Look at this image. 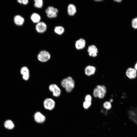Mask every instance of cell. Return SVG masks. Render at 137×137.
Wrapping results in <instances>:
<instances>
[{
	"label": "cell",
	"mask_w": 137,
	"mask_h": 137,
	"mask_svg": "<svg viewBox=\"0 0 137 137\" xmlns=\"http://www.w3.org/2000/svg\"><path fill=\"white\" fill-rule=\"evenodd\" d=\"M76 12V6L73 4H69L67 7V12L68 14L70 16L74 15Z\"/></svg>",
	"instance_id": "cell-14"
},
{
	"label": "cell",
	"mask_w": 137,
	"mask_h": 137,
	"mask_svg": "<svg viewBox=\"0 0 137 137\" xmlns=\"http://www.w3.org/2000/svg\"><path fill=\"white\" fill-rule=\"evenodd\" d=\"M87 52L90 56L95 57L97 56L98 51L97 48L96 46L92 45H90L88 47Z\"/></svg>",
	"instance_id": "cell-8"
},
{
	"label": "cell",
	"mask_w": 137,
	"mask_h": 137,
	"mask_svg": "<svg viewBox=\"0 0 137 137\" xmlns=\"http://www.w3.org/2000/svg\"><path fill=\"white\" fill-rule=\"evenodd\" d=\"M106 91V88L105 86L98 85L93 90V95L95 97L102 99L105 96Z\"/></svg>",
	"instance_id": "cell-2"
},
{
	"label": "cell",
	"mask_w": 137,
	"mask_h": 137,
	"mask_svg": "<svg viewBox=\"0 0 137 137\" xmlns=\"http://www.w3.org/2000/svg\"><path fill=\"white\" fill-rule=\"evenodd\" d=\"M114 1L117 2H120L122 1L121 0H114Z\"/></svg>",
	"instance_id": "cell-26"
},
{
	"label": "cell",
	"mask_w": 137,
	"mask_h": 137,
	"mask_svg": "<svg viewBox=\"0 0 137 137\" xmlns=\"http://www.w3.org/2000/svg\"><path fill=\"white\" fill-rule=\"evenodd\" d=\"M61 84L65 89L67 92L69 93L71 92L74 88L75 82L71 77L68 76L61 81Z\"/></svg>",
	"instance_id": "cell-1"
},
{
	"label": "cell",
	"mask_w": 137,
	"mask_h": 137,
	"mask_svg": "<svg viewBox=\"0 0 137 137\" xmlns=\"http://www.w3.org/2000/svg\"><path fill=\"white\" fill-rule=\"evenodd\" d=\"M18 1L19 3L25 5L27 4L28 3V0H18Z\"/></svg>",
	"instance_id": "cell-24"
},
{
	"label": "cell",
	"mask_w": 137,
	"mask_h": 137,
	"mask_svg": "<svg viewBox=\"0 0 137 137\" xmlns=\"http://www.w3.org/2000/svg\"><path fill=\"white\" fill-rule=\"evenodd\" d=\"M30 18L32 22L36 24L40 22L41 19L40 15L36 12L33 13L31 14Z\"/></svg>",
	"instance_id": "cell-15"
},
{
	"label": "cell",
	"mask_w": 137,
	"mask_h": 137,
	"mask_svg": "<svg viewBox=\"0 0 137 137\" xmlns=\"http://www.w3.org/2000/svg\"><path fill=\"white\" fill-rule=\"evenodd\" d=\"M113 99H111L109 101V102H110V103L111 102H113Z\"/></svg>",
	"instance_id": "cell-27"
},
{
	"label": "cell",
	"mask_w": 137,
	"mask_h": 137,
	"mask_svg": "<svg viewBox=\"0 0 137 137\" xmlns=\"http://www.w3.org/2000/svg\"><path fill=\"white\" fill-rule=\"evenodd\" d=\"M4 126L6 129L11 130L14 128V125L12 121L10 119H8L4 122Z\"/></svg>",
	"instance_id": "cell-17"
},
{
	"label": "cell",
	"mask_w": 137,
	"mask_h": 137,
	"mask_svg": "<svg viewBox=\"0 0 137 137\" xmlns=\"http://www.w3.org/2000/svg\"><path fill=\"white\" fill-rule=\"evenodd\" d=\"M91 105V102L85 101L83 103V106L85 109L89 108Z\"/></svg>",
	"instance_id": "cell-22"
},
{
	"label": "cell",
	"mask_w": 137,
	"mask_h": 137,
	"mask_svg": "<svg viewBox=\"0 0 137 137\" xmlns=\"http://www.w3.org/2000/svg\"><path fill=\"white\" fill-rule=\"evenodd\" d=\"M38 60L41 62H45L48 61L50 58L51 55L47 51L43 50L40 51L37 56Z\"/></svg>",
	"instance_id": "cell-3"
},
{
	"label": "cell",
	"mask_w": 137,
	"mask_h": 137,
	"mask_svg": "<svg viewBox=\"0 0 137 137\" xmlns=\"http://www.w3.org/2000/svg\"><path fill=\"white\" fill-rule=\"evenodd\" d=\"M134 68L137 71V62L135 65Z\"/></svg>",
	"instance_id": "cell-25"
},
{
	"label": "cell",
	"mask_w": 137,
	"mask_h": 137,
	"mask_svg": "<svg viewBox=\"0 0 137 137\" xmlns=\"http://www.w3.org/2000/svg\"><path fill=\"white\" fill-rule=\"evenodd\" d=\"M15 23L19 26L22 25L24 22V19L22 16L20 15L15 16L14 18Z\"/></svg>",
	"instance_id": "cell-16"
},
{
	"label": "cell",
	"mask_w": 137,
	"mask_h": 137,
	"mask_svg": "<svg viewBox=\"0 0 137 137\" xmlns=\"http://www.w3.org/2000/svg\"><path fill=\"white\" fill-rule=\"evenodd\" d=\"M92 97L91 95L88 94L86 95L85 97V101L91 102Z\"/></svg>",
	"instance_id": "cell-23"
},
{
	"label": "cell",
	"mask_w": 137,
	"mask_h": 137,
	"mask_svg": "<svg viewBox=\"0 0 137 137\" xmlns=\"http://www.w3.org/2000/svg\"><path fill=\"white\" fill-rule=\"evenodd\" d=\"M86 44V41L84 39L80 38L77 40L75 43V47L77 50H79L84 48Z\"/></svg>",
	"instance_id": "cell-11"
},
{
	"label": "cell",
	"mask_w": 137,
	"mask_h": 137,
	"mask_svg": "<svg viewBox=\"0 0 137 137\" xmlns=\"http://www.w3.org/2000/svg\"><path fill=\"white\" fill-rule=\"evenodd\" d=\"M104 107L107 109H109L111 108V105L109 101H106L103 104Z\"/></svg>",
	"instance_id": "cell-20"
},
{
	"label": "cell",
	"mask_w": 137,
	"mask_h": 137,
	"mask_svg": "<svg viewBox=\"0 0 137 137\" xmlns=\"http://www.w3.org/2000/svg\"><path fill=\"white\" fill-rule=\"evenodd\" d=\"M49 91L52 93L54 96L55 97L59 96L61 94V90L58 85L55 84H50L49 87Z\"/></svg>",
	"instance_id": "cell-6"
},
{
	"label": "cell",
	"mask_w": 137,
	"mask_h": 137,
	"mask_svg": "<svg viewBox=\"0 0 137 137\" xmlns=\"http://www.w3.org/2000/svg\"><path fill=\"white\" fill-rule=\"evenodd\" d=\"M132 27L135 29H137V17L133 19L132 21Z\"/></svg>",
	"instance_id": "cell-21"
},
{
	"label": "cell",
	"mask_w": 137,
	"mask_h": 137,
	"mask_svg": "<svg viewBox=\"0 0 137 137\" xmlns=\"http://www.w3.org/2000/svg\"><path fill=\"white\" fill-rule=\"evenodd\" d=\"M47 28L46 24L43 22H40L36 24L35 26L36 30L40 33H43L45 32Z\"/></svg>",
	"instance_id": "cell-7"
},
{
	"label": "cell",
	"mask_w": 137,
	"mask_h": 137,
	"mask_svg": "<svg viewBox=\"0 0 137 137\" xmlns=\"http://www.w3.org/2000/svg\"><path fill=\"white\" fill-rule=\"evenodd\" d=\"M54 31L56 34L59 35H61L64 33L65 29L63 27L61 26H58L55 27Z\"/></svg>",
	"instance_id": "cell-18"
},
{
	"label": "cell",
	"mask_w": 137,
	"mask_h": 137,
	"mask_svg": "<svg viewBox=\"0 0 137 137\" xmlns=\"http://www.w3.org/2000/svg\"><path fill=\"white\" fill-rule=\"evenodd\" d=\"M34 2V6L36 8H41L43 6V2L42 0H35Z\"/></svg>",
	"instance_id": "cell-19"
},
{
	"label": "cell",
	"mask_w": 137,
	"mask_h": 137,
	"mask_svg": "<svg viewBox=\"0 0 137 137\" xmlns=\"http://www.w3.org/2000/svg\"><path fill=\"white\" fill-rule=\"evenodd\" d=\"M34 118L35 121L39 123H43L46 119L45 116L39 112H36L35 114Z\"/></svg>",
	"instance_id": "cell-10"
},
{
	"label": "cell",
	"mask_w": 137,
	"mask_h": 137,
	"mask_svg": "<svg viewBox=\"0 0 137 137\" xmlns=\"http://www.w3.org/2000/svg\"><path fill=\"white\" fill-rule=\"evenodd\" d=\"M43 105L46 109L48 110H52L55 108V103L53 99L51 98H47L44 101Z\"/></svg>",
	"instance_id": "cell-5"
},
{
	"label": "cell",
	"mask_w": 137,
	"mask_h": 137,
	"mask_svg": "<svg viewBox=\"0 0 137 137\" xmlns=\"http://www.w3.org/2000/svg\"><path fill=\"white\" fill-rule=\"evenodd\" d=\"M47 16L49 18H55L57 16L58 10L53 6H49L45 10Z\"/></svg>",
	"instance_id": "cell-4"
},
{
	"label": "cell",
	"mask_w": 137,
	"mask_h": 137,
	"mask_svg": "<svg viewBox=\"0 0 137 137\" xmlns=\"http://www.w3.org/2000/svg\"><path fill=\"white\" fill-rule=\"evenodd\" d=\"M102 1V0H96V1Z\"/></svg>",
	"instance_id": "cell-28"
},
{
	"label": "cell",
	"mask_w": 137,
	"mask_h": 137,
	"mask_svg": "<svg viewBox=\"0 0 137 137\" xmlns=\"http://www.w3.org/2000/svg\"><path fill=\"white\" fill-rule=\"evenodd\" d=\"M96 71L95 67L93 66L89 65L86 67L84 69L85 74L87 76L94 74Z\"/></svg>",
	"instance_id": "cell-12"
},
{
	"label": "cell",
	"mask_w": 137,
	"mask_h": 137,
	"mask_svg": "<svg viewBox=\"0 0 137 137\" xmlns=\"http://www.w3.org/2000/svg\"><path fill=\"white\" fill-rule=\"evenodd\" d=\"M20 72L24 80H27L29 79V71L27 67L25 66L22 67L21 69Z\"/></svg>",
	"instance_id": "cell-13"
},
{
	"label": "cell",
	"mask_w": 137,
	"mask_h": 137,
	"mask_svg": "<svg viewBox=\"0 0 137 137\" xmlns=\"http://www.w3.org/2000/svg\"><path fill=\"white\" fill-rule=\"evenodd\" d=\"M137 72L134 68L129 67L127 70L126 74L128 78L132 79L135 78L136 77Z\"/></svg>",
	"instance_id": "cell-9"
}]
</instances>
